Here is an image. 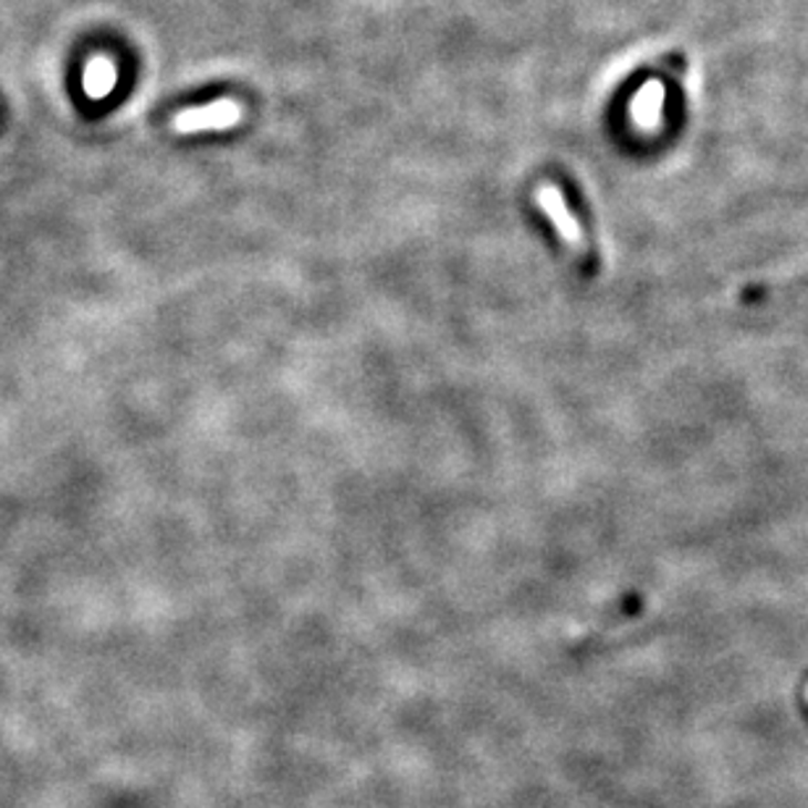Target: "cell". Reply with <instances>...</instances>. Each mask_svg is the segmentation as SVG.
Listing matches in <instances>:
<instances>
[{"label":"cell","instance_id":"1","mask_svg":"<svg viewBox=\"0 0 808 808\" xmlns=\"http://www.w3.org/2000/svg\"><path fill=\"white\" fill-rule=\"evenodd\" d=\"M242 122V105L237 101H213L208 105H200V108H187L177 114L174 118V129L177 135H198V132H208V129H231Z\"/></svg>","mask_w":808,"mask_h":808},{"label":"cell","instance_id":"2","mask_svg":"<svg viewBox=\"0 0 808 808\" xmlns=\"http://www.w3.org/2000/svg\"><path fill=\"white\" fill-rule=\"evenodd\" d=\"M536 202H538V208L546 213V218L554 223V229L559 231L562 242L583 255V252H586V237H583L580 223L575 221V216L570 213V208H567V202H565V198H562L559 189L554 185H541L536 189Z\"/></svg>","mask_w":808,"mask_h":808},{"label":"cell","instance_id":"3","mask_svg":"<svg viewBox=\"0 0 808 808\" xmlns=\"http://www.w3.org/2000/svg\"><path fill=\"white\" fill-rule=\"evenodd\" d=\"M662 111H664V84L646 82L630 103L632 122L646 132H657L659 124H662Z\"/></svg>","mask_w":808,"mask_h":808},{"label":"cell","instance_id":"4","mask_svg":"<svg viewBox=\"0 0 808 808\" xmlns=\"http://www.w3.org/2000/svg\"><path fill=\"white\" fill-rule=\"evenodd\" d=\"M118 82V69L116 63L108 59V55H93L84 66V95L90 101H105L111 93H114Z\"/></svg>","mask_w":808,"mask_h":808}]
</instances>
